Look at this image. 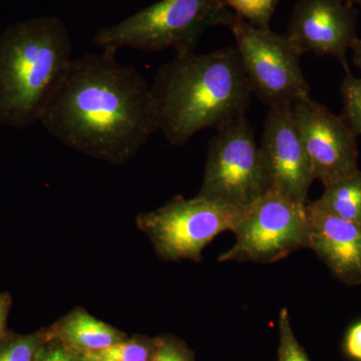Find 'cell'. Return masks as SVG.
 <instances>
[{"instance_id": "25", "label": "cell", "mask_w": 361, "mask_h": 361, "mask_svg": "<svg viewBox=\"0 0 361 361\" xmlns=\"http://www.w3.org/2000/svg\"><path fill=\"white\" fill-rule=\"evenodd\" d=\"M346 2L350 6H355V4H360L361 6V0H346Z\"/></svg>"}, {"instance_id": "22", "label": "cell", "mask_w": 361, "mask_h": 361, "mask_svg": "<svg viewBox=\"0 0 361 361\" xmlns=\"http://www.w3.org/2000/svg\"><path fill=\"white\" fill-rule=\"evenodd\" d=\"M346 350L349 355L361 360V322L349 330L346 337Z\"/></svg>"}, {"instance_id": "2", "label": "cell", "mask_w": 361, "mask_h": 361, "mask_svg": "<svg viewBox=\"0 0 361 361\" xmlns=\"http://www.w3.org/2000/svg\"><path fill=\"white\" fill-rule=\"evenodd\" d=\"M151 92L158 130L178 147L200 130H218L245 115L253 94L233 47L176 54L157 71Z\"/></svg>"}, {"instance_id": "3", "label": "cell", "mask_w": 361, "mask_h": 361, "mask_svg": "<svg viewBox=\"0 0 361 361\" xmlns=\"http://www.w3.org/2000/svg\"><path fill=\"white\" fill-rule=\"evenodd\" d=\"M73 61L70 33L56 16L9 26L0 35V123L39 122Z\"/></svg>"}, {"instance_id": "11", "label": "cell", "mask_w": 361, "mask_h": 361, "mask_svg": "<svg viewBox=\"0 0 361 361\" xmlns=\"http://www.w3.org/2000/svg\"><path fill=\"white\" fill-rule=\"evenodd\" d=\"M357 11L346 0H298L285 37L299 56H334L346 73V54L356 39Z\"/></svg>"}, {"instance_id": "10", "label": "cell", "mask_w": 361, "mask_h": 361, "mask_svg": "<svg viewBox=\"0 0 361 361\" xmlns=\"http://www.w3.org/2000/svg\"><path fill=\"white\" fill-rule=\"evenodd\" d=\"M259 148L270 191L298 203H310L308 192L315 179L294 121L292 106L269 108Z\"/></svg>"}, {"instance_id": "5", "label": "cell", "mask_w": 361, "mask_h": 361, "mask_svg": "<svg viewBox=\"0 0 361 361\" xmlns=\"http://www.w3.org/2000/svg\"><path fill=\"white\" fill-rule=\"evenodd\" d=\"M270 191L255 135L245 115L217 130L208 146L204 179L197 196L247 210Z\"/></svg>"}, {"instance_id": "19", "label": "cell", "mask_w": 361, "mask_h": 361, "mask_svg": "<svg viewBox=\"0 0 361 361\" xmlns=\"http://www.w3.org/2000/svg\"><path fill=\"white\" fill-rule=\"evenodd\" d=\"M279 348L278 361H310L292 330L288 310L283 308L279 314Z\"/></svg>"}, {"instance_id": "15", "label": "cell", "mask_w": 361, "mask_h": 361, "mask_svg": "<svg viewBox=\"0 0 361 361\" xmlns=\"http://www.w3.org/2000/svg\"><path fill=\"white\" fill-rule=\"evenodd\" d=\"M157 341L130 339L116 342L109 348L78 355L82 360L92 361H151Z\"/></svg>"}, {"instance_id": "17", "label": "cell", "mask_w": 361, "mask_h": 361, "mask_svg": "<svg viewBox=\"0 0 361 361\" xmlns=\"http://www.w3.org/2000/svg\"><path fill=\"white\" fill-rule=\"evenodd\" d=\"M280 0H224L226 6L240 18L260 28L269 23Z\"/></svg>"}, {"instance_id": "23", "label": "cell", "mask_w": 361, "mask_h": 361, "mask_svg": "<svg viewBox=\"0 0 361 361\" xmlns=\"http://www.w3.org/2000/svg\"><path fill=\"white\" fill-rule=\"evenodd\" d=\"M11 304L8 294H0V342L6 338V320Z\"/></svg>"}, {"instance_id": "9", "label": "cell", "mask_w": 361, "mask_h": 361, "mask_svg": "<svg viewBox=\"0 0 361 361\" xmlns=\"http://www.w3.org/2000/svg\"><path fill=\"white\" fill-rule=\"evenodd\" d=\"M292 114L315 180L326 187L360 170L357 135L343 116L311 97L294 104Z\"/></svg>"}, {"instance_id": "8", "label": "cell", "mask_w": 361, "mask_h": 361, "mask_svg": "<svg viewBox=\"0 0 361 361\" xmlns=\"http://www.w3.org/2000/svg\"><path fill=\"white\" fill-rule=\"evenodd\" d=\"M308 204V203H307ZM307 204L268 192L247 209L233 230L236 242L218 261L272 263L308 248Z\"/></svg>"}, {"instance_id": "13", "label": "cell", "mask_w": 361, "mask_h": 361, "mask_svg": "<svg viewBox=\"0 0 361 361\" xmlns=\"http://www.w3.org/2000/svg\"><path fill=\"white\" fill-rule=\"evenodd\" d=\"M56 336L77 355L101 350L125 339L118 330L82 310L73 311L59 322Z\"/></svg>"}, {"instance_id": "20", "label": "cell", "mask_w": 361, "mask_h": 361, "mask_svg": "<svg viewBox=\"0 0 361 361\" xmlns=\"http://www.w3.org/2000/svg\"><path fill=\"white\" fill-rule=\"evenodd\" d=\"M151 361H194L191 353L182 344L169 338L157 339Z\"/></svg>"}, {"instance_id": "12", "label": "cell", "mask_w": 361, "mask_h": 361, "mask_svg": "<svg viewBox=\"0 0 361 361\" xmlns=\"http://www.w3.org/2000/svg\"><path fill=\"white\" fill-rule=\"evenodd\" d=\"M308 249L329 266L342 281L361 282V224L322 212L307 204Z\"/></svg>"}, {"instance_id": "24", "label": "cell", "mask_w": 361, "mask_h": 361, "mask_svg": "<svg viewBox=\"0 0 361 361\" xmlns=\"http://www.w3.org/2000/svg\"><path fill=\"white\" fill-rule=\"evenodd\" d=\"M350 49L353 51V63L361 70V39L356 37L355 42L351 44Z\"/></svg>"}, {"instance_id": "6", "label": "cell", "mask_w": 361, "mask_h": 361, "mask_svg": "<svg viewBox=\"0 0 361 361\" xmlns=\"http://www.w3.org/2000/svg\"><path fill=\"white\" fill-rule=\"evenodd\" d=\"M246 211L198 196L175 197L161 208L137 216V224L161 258L200 261L204 248L221 233L233 232Z\"/></svg>"}, {"instance_id": "26", "label": "cell", "mask_w": 361, "mask_h": 361, "mask_svg": "<svg viewBox=\"0 0 361 361\" xmlns=\"http://www.w3.org/2000/svg\"><path fill=\"white\" fill-rule=\"evenodd\" d=\"M78 357H80V356H78ZM80 361H92V360H82V358H80Z\"/></svg>"}, {"instance_id": "18", "label": "cell", "mask_w": 361, "mask_h": 361, "mask_svg": "<svg viewBox=\"0 0 361 361\" xmlns=\"http://www.w3.org/2000/svg\"><path fill=\"white\" fill-rule=\"evenodd\" d=\"M343 114L342 116L356 135H361V78L348 73L341 87Z\"/></svg>"}, {"instance_id": "21", "label": "cell", "mask_w": 361, "mask_h": 361, "mask_svg": "<svg viewBox=\"0 0 361 361\" xmlns=\"http://www.w3.org/2000/svg\"><path fill=\"white\" fill-rule=\"evenodd\" d=\"M37 361H80L77 353L59 341L42 344Z\"/></svg>"}, {"instance_id": "14", "label": "cell", "mask_w": 361, "mask_h": 361, "mask_svg": "<svg viewBox=\"0 0 361 361\" xmlns=\"http://www.w3.org/2000/svg\"><path fill=\"white\" fill-rule=\"evenodd\" d=\"M310 204L322 212L361 224V171L324 187L322 196Z\"/></svg>"}, {"instance_id": "4", "label": "cell", "mask_w": 361, "mask_h": 361, "mask_svg": "<svg viewBox=\"0 0 361 361\" xmlns=\"http://www.w3.org/2000/svg\"><path fill=\"white\" fill-rule=\"evenodd\" d=\"M224 0H161L116 25L99 28L94 44L102 51L193 52L206 30L229 26L234 18Z\"/></svg>"}, {"instance_id": "1", "label": "cell", "mask_w": 361, "mask_h": 361, "mask_svg": "<svg viewBox=\"0 0 361 361\" xmlns=\"http://www.w3.org/2000/svg\"><path fill=\"white\" fill-rule=\"evenodd\" d=\"M39 122L68 148L116 165L158 130L148 82L104 51L73 59Z\"/></svg>"}, {"instance_id": "7", "label": "cell", "mask_w": 361, "mask_h": 361, "mask_svg": "<svg viewBox=\"0 0 361 361\" xmlns=\"http://www.w3.org/2000/svg\"><path fill=\"white\" fill-rule=\"evenodd\" d=\"M250 80L253 94L269 108L293 106L308 99L310 85L304 77L300 56L285 35L251 25L235 14L228 26Z\"/></svg>"}, {"instance_id": "16", "label": "cell", "mask_w": 361, "mask_h": 361, "mask_svg": "<svg viewBox=\"0 0 361 361\" xmlns=\"http://www.w3.org/2000/svg\"><path fill=\"white\" fill-rule=\"evenodd\" d=\"M44 341L40 334L6 337L0 342V361H37Z\"/></svg>"}]
</instances>
